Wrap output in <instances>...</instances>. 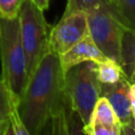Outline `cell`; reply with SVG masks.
Here are the masks:
<instances>
[{"label":"cell","mask_w":135,"mask_h":135,"mask_svg":"<svg viewBox=\"0 0 135 135\" xmlns=\"http://www.w3.org/2000/svg\"><path fill=\"white\" fill-rule=\"evenodd\" d=\"M64 75L59 55L49 51L30 76L16 110L32 135H42L65 101Z\"/></svg>","instance_id":"1"},{"label":"cell","mask_w":135,"mask_h":135,"mask_svg":"<svg viewBox=\"0 0 135 135\" xmlns=\"http://www.w3.org/2000/svg\"><path fill=\"white\" fill-rule=\"evenodd\" d=\"M0 78L17 105L27 83L26 58L21 40L19 16L13 19L0 16Z\"/></svg>","instance_id":"2"},{"label":"cell","mask_w":135,"mask_h":135,"mask_svg":"<svg viewBox=\"0 0 135 135\" xmlns=\"http://www.w3.org/2000/svg\"><path fill=\"white\" fill-rule=\"evenodd\" d=\"M100 92L101 83L97 78L95 62H82L65 72V97L70 108L78 114L83 126L90 122Z\"/></svg>","instance_id":"3"},{"label":"cell","mask_w":135,"mask_h":135,"mask_svg":"<svg viewBox=\"0 0 135 135\" xmlns=\"http://www.w3.org/2000/svg\"><path fill=\"white\" fill-rule=\"evenodd\" d=\"M43 12L33 0H25L19 12L21 40L26 58L27 80L39 61L49 52L52 26L47 23Z\"/></svg>","instance_id":"4"},{"label":"cell","mask_w":135,"mask_h":135,"mask_svg":"<svg viewBox=\"0 0 135 135\" xmlns=\"http://www.w3.org/2000/svg\"><path fill=\"white\" fill-rule=\"evenodd\" d=\"M85 13L89 35L96 46L107 58L120 63V42L124 27L114 13L112 1Z\"/></svg>","instance_id":"5"},{"label":"cell","mask_w":135,"mask_h":135,"mask_svg":"<svg viewBox=\"0 0 135 135\" xmlns=\"http://www.w3.org/2000/svg\"><path fill=\"white\" fill-rule=\"evenodd\" d=\"M89 35L85 12H75L62 15L61 19L51 27L49 51L62 55Z\"/></svg>","instance_id":"6"},{"label":"cell","mask_w":135,"mask_h":135,"mask_svg":"<svg viewBox=\"0 0 135 135\" xmlns=\"http://www.w3.org/2000/svg\"><path fill=\"white\" fill-rule=\"evenodd\" d=\"M130 85L131 82L129 79L124 78L120 81L113 84H102L100 97L108 99L112 105L115 114L122 126L134 124L132 116V104L130 99Z\"/></svg>","instance_id":"7"},{"label":"cell","mask_w":135,"mask_h":135,"mask_svg":"<svg viewBox=\"0 0 135 135\" xmlns=\"http://www.w3.org/2000/svg\"><path fill=\"white\" fill-rule=\"evenodd\" d=\"M61 66L65 73L71 68L80 64L82 62L93 61L99 62L107 57L101 53V51L96 46L90 35H86L82 40L72 46L64 54L59 56Z\"/></svg>","instance_id":"8"},{"label":"cell","mask_w":135,"mask_h":135,"mask_svg":"<svg viewBox=\"0 0 135 135\" xmlns=\"http://www.w3.org/2000/svg\"><path fill=\"white\" fill-rule=\"evenodd\" d=\"M120 65L130 80L135 72V30H123L120 42Z\"/></svg>","instance_id":"9"},{"label":"cell","mask_w":135,"mask_h":135,"mask_svg":"<svg viewBox=\"0 0 135 135\" xmlns=\"http://www.w3.org/2000/svg\"><path fill=\"white\" fill-rule=\"evenodd\" d=\"M95 66L97 78L102 84H113L127 78L120 63L110 58L95 62Z\"/></svg>","instance_id":"10"},{"label":"cell","mask_w":135,"mask_h":135,"mask_svg":"<svg viewBox=\"0 0 135 135\" xmlns=\"http://www.w3.org/2000/svg\"><path fill=\"white\" fill-rule=\"evenodd\" d=\"M90 121L98 122V123H101L107 127H113V126L120 124L112 105L110 104L108 99L102 96L99 97V99L97 100V102L94 107V110L92 112Z\"/></svg>","instance_id":"11"},{"label":"cell","mask_w":135,"mask_h":135,"mask_svg":"<svg viewBox=\"0 0 135 135\" xmlns=\"http://www.w3.org/2000/svg\"><path fill=\"white\" fill-rule=\"evenodd\" d=\"M16 109V102L5 83L0 78V131L4 132L11 123V117Z\"/></svg>","instance_id":"12"},{"label":"cell","mask_w":135,"mask_h":135,"mask_svg":"<svg viewBox=\"0 0 135 135\" xmlns=\"http://www.w3.org/2000/svg\"><path fill=\"white\" fill-rule=\"evenodd\" d=\"M112 6L122 26L135 30V0H112Z\"/></svg>","instance_id":"13"},{"label":"cell","mask_w":135,"mask_h":135,"mask_svg":"<svg viewBox=\"0 0 135 135\" xmlns=\"http://www.w3.org/2000/svg\"><path fill=\"white\" fill-rule=\"evenodd\" d=\"M112 0H66L63 15H69L75 12H88L102 3Z\"/></svg>","instance_id":"14"},{"label":"cell","mask_w":135,"mask_h":135,"mask_svg":"<svg viewBox=\"0 0 135 135\" xmlns=\"http://www.w3.org/2000/svg\"><path fill=\"white\" fill-rule=\"evenodd\" d=\"M86 135H122V129L120 124L107 127L98 122L90 121L86 126H83Z\"/></svg>","instance_id":"15"},{"label":"cell","mask_w":135,"mask_h":135,"mask_svg":"<svg viewBox=\"0 0 135 135\" xmlns=\"http://www.w3.org/2000/svg\"><path fill=\"white\" fill-rule=\"evenodd\" d=\"M25 0H0V16L8 19L17 18Z\"/></svg>","instance_id":"16"},{"label":"cell","mask_w":135,"mask_h":135,"mask_svg":"<svg viewBox=\"0 0 135 135\" xmlns=\"http://www.w3.org/2000/svg\"><path fill=\"white\" fill-rule=\"evenodd\" d=\"M11 126H12L14 135H32L30 131L27 130V128L23 124L16 109L14 110L12 117H11Z\"/></svg>","instance_id":"17"},{"label":"cell","mask_w":135,"mask_h":135,"mask_svg":"<svg viewBox=\"0 0 135 135\" xmlns=\"http://www.w3.org/2000/svg\"><path fill=\"white\" fill-rule=\"evenodd\" d=\"M129 92H130V99L132 104V116H133V121L135 127V83H131Z\"/></svg>","instance_id":"18"},{"label":"cell","mask_w":135,"mask_h":135,"mask_svg":"<svg viewBox=\"0 0 135 135\" xmlns=\"http://www.w3.org/2000/svg\"><path fill=\"white\" fill-rule=\"evenodd\" d=\"M121 129H122L123 135H135V127H134V124L122 126Z\"/></svg>","instance_id":"19"},{"label":"cell","mask_w":135,"mask_h":135,"mask_svg":"<svg viewBox=\"0 0 135 135\" xmlns=\"http://www.w3.org/2000/svg\"><path fill=\"white\" fill-rule=\"evenodd\" d=\"M41 9L45 11L47 7H49V3H50V0H33Z\"/></svg>","instance_id":"20"},{"label":"cell","mask_w":135,"mask_h":135,"mask_svg":"<svg viewBox=\"0 0 135 135\" xmlns=\"http://www.w3.org/2000/svg\"><path fill=\"white\" fill-rule=\"evenodd\" d=\"M2 135H14V132H13V129H12L11 123H9V126L5 129V131L2 133Z\"/></svg>","instance_id":"21"},{"label":"cell","mask_w":135,"mask_h":135,"mask_svg":"<svg viewBox=\"0 0 135 135\" xmlns=\"http://www.w3.org/2000/svg\"><path fill=\"white\" fill-rule=\"evenodd\" d=\"M130 82H131V83H135V72H134L133 75L130 77Z\"/></svg>","instance_id":"22"},{"label":"cell","mask_w":135,"mask_h":135,"mask_svg":"<svg viewBox=\"0 0 135 135\" xmlns=\"http://www.w3.org/2000/svg\"><path fill=\"white\" fill-rule=\"evenodd\" d=\"M2 133H3V132H1V131H0V135H2Z\"/></svg>","instance_id":"23"},{"label":"cell","mask_w":135,"mask_h":135,"mask_svg":"<svg viewBox=\"0 0 135 135\" xmlns=\"http://www.w3.org/2000/svg\"><path fill=\"white\" fill-rule=\"evenodd\" d=\"M122 135H123V133H122Z\"/></svg>","instance_id":"24"}]
</instances>
